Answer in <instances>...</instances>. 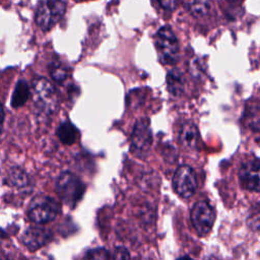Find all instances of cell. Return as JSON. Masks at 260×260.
<instances>
[{"mask_svg":"<svg viewBox=\"0 0 260 260\" xmlns=\"http://www.w3.org/2000/svg\"><path fill=\"white\" fill-rule=\"evenodd\" d=\"M154 45L158 59L167 65H174L179 60V42L170 26L160 27L154 36Z\"/></svg>","mask_w":260,"mask_h":260,"instance_id":"obj_1","label":"cell"},{"mask_svg":"<svg viewBox=\"0 0 260 260\" xmlns=\"http://www.w3.org/2000/svg\"><path fill=\"white\" fill-rule=\"evenodd\" d=\"M64 0H41L36 12V22L43 30L51 29L64 15Z\"/></svg>","mask_w":260,"mask_h":260,"instance_id":"obj_2","label":"cell"},{"mask_svg":"<svg viewBox=\"0 0 260 260\" xmlns=\"http://www.w3.org/2000/svg\"><path fill=\"white\" fill-rule=\"evenodd\" d=\"M60 211L58 202L48 195L36 196L28 206V217L38 224L47 223L56 218Z\"/></svg>","mask_w":260,"mask_h":260,"instance_id":"obj_3","label":"cell"},{"mask_svg":"<svg viewBox=\"0 0 260 260\" xmlns=\"http://www.w3.org/2000/svg\"><path fill=\"white\" fill-rule=\"evenodd\" d=\"M57 192L66 205L73 207L82 197L84 185L74 174L65 172L58 178Z\"/></svg>","mask_w":260,"mask_h":260,"instance_id":"obj_4","label":"cell"},{"mask_svg":"<svg viewBox=\"0 0 260 260\" xmlns=\"http://www.w3.org/2000/svg\"><path fill=\"white\" fill-rule=\"evenodd\" d=\"M190 217L197 234L199 236H206L213 226L215 213L209 203L199 201L193 205Z\"/></svg>","mask_w":260,"mask_h":260,"instance_id":"obj_5","label":"cell"},{"mask_svg":"<svg viewBox=\"0 0 260 260\" xmlns=\"http://www.w3.org/2000/svg\"><path fill=\"white\" fill-rule=\"evenodd\" d=\"M152 135L147 118L136 121L131 134V150L138 156H144L151 145Z\"/></svg>","mask_w":260,"mask_h":260,"instance_id":"obj_6","label":"cell"},{"mask_svg":"<svg viewBox=\"0 0 260 260\" xmlns=\"http://www.w3.org/2000/svg\"><path fill=\"white\" fill-rule=\"evenodd\" d=\"M34 94L37 107L45 112L51 113L57 107V95L53 85L45 78L41 77L34 81Z\"/></svg>","mask_w":260,"mask_h":260,"instance_id":"obj_7","label":"cell"},{"mask_svg":"<svg viewBox=\"0 0 260 260\" xmlns=\"http://www.w3.org/2000/svg\"><path fill=\"white\" fill-rule=\"evenodd\" d=\"M173 185L178 195L183 198L191 197L197 189V177L189 166L179 167L173 178Z\"/></svg>","mask_w":260,"mask_h":260,"instance_id":"obj_8","label":"cell"},{"mask_svg":"<svg viewBox=\"0 0 260 260\" xmlns=\"http://www.w3.org/2000/svg\"><path fill=\"white\" fill-rule=\"evenodd\" d=\"M239 180L244 189L260 192V158L244 162L239 171Z\"/></svg>","mask_w":260,"mask_h":260,"instance_id":"obj_9","label":"cell"},{"mask_svg":"<svg viewBox=\"0 0 260 260\" xmlns=\"http://www.w3.org/2000/svg\"><path fill=\"white\" fill-rule=\"evenodd\" d=\"M52 232L45 226H29L22 235V243L28 250H37L49 243Z\"/></svg>","mask_w":260,"mask_h":260,"instance_id":"obj_10","label":"cell"},{"mask_svg":"<svg viewBox=\"0 0 260 260\" xmlns=\"http://www.w3.org/2000/svg\"><path fill=\"white\" fill-rule=\"evenodd\" d=\"M180 143L187 149H195L199 143V131L192 122H186L182 125L179 132Z\"/></svg>","mask_w":260,"mask_h":260,"instance_id":"obj_11","label":"cell"},{"mask_svg":"<svg viewBox=\"0 0 260 260\" xmlns=\"http://www.w3.org/2000/svg\"><path fill=\"white\" fill-rule=\"evenodd\" d=\"M244 123L252 131L260 132V102H248L244 112Z\"/></svg>","mask_w":260,"mask_h":260,"instance_id":"obj_12","label":"cell"},{"mask_svg":"<svg viewBox=\"0 0 260 260\" xmlns=\"http://www.w3.org/2000/svg\"><path fill=\"white\" fill-rule=\"evenodd\" d=\"M184 76L178 69H172L167 74L168 90L174 96H180L184 91Z\"/></svg>","mask_w":260,"mask_h":260,"instance_id":"obj_13","label":"cell"},{"mask_svg":"<svg viewBox=\"0 0 260 260\" xmlns=\"http://www.w3.org/2000/svg\"><path fill=\"white\" fill-rule=\"evenodd\" d=\"M57 135L59 139L65 144H73L78 138V131L73 124L69 121H64L57 129Z\"/></svg>","mask_w":260,"mask_h":260,"instance_id":"obj_14","label":"cell"},{"mask_svg":"<svg viewBox=\"0 0 260 260\" xmlns=\"http://www.w3.org/2000/svg\"><path fill=\"white\" fill-rule=\"evenodd\" d=\"M29 87L24 80H19L14 88L11 98V105L13 108H19L23 106L29 98Z\"/></svg>","mask_w":260,"mask_h":260,"instance_id":"obj_15","label":"cell"},{"mask_svg":"<svg viewBox=\"0 0 260 260\" xmlns=\"http://www.w3.org/2000/svg\"><path fill=\"white\" fill-rule=\"evenodd\" d=\"M188 11L196 17L205 15L210 9V0H181Z\"/></svg>","mask_w":260,"mask_h":260,"instance_id":"obj_16","label":"cell"},{"mask_svg":"<svg viewBox=\"0 0 260 260\" xmlns=\"http://www.w3.org/2000/svg\"><path fill=\"white\" fill-rule=\"evenodd\" d=\"M50 72L53 80L57 83H62L68 76V69L59 62H55L51 66Z\"/></svg>","mask_w":260,"mask_h":260,"instance_id":"obj_17","label":"cell"},{"mask_svg":"<svg viewBox=\"0 0 260 260\" xmlns=\"http://www.w3.org/2000/svg\"><path fill=\"white\" fill-rule=\"evenodd\" d=\"M84 260H110V254L104 248H94L86 253Z\"/></svg>","mask_w":260,"mask_h":260,"instance_id":"obj_18","label":"cell"},{"mask_svg":"<svg viewBox=\"0 0 260 260\" xmlns=\"http://www.w3.org/2000/svg\"><path fill=\"white\" fill-rule=\"evenodd\" d=\"M249 222L252 229L260 230V204L255 205L254 210H252L251 215L249 216Z\"/></svg>","mask_w":260,"mask_h":260,"instance_id":"obj_19","label":"cell"},{"mask_svg":"<svg viewBox=\"0 0 260 260\" xmlns=\"http://www.w3.org/2000/svg\"><path fill=\"white\" fill-rule=\"evenodd\" d=\"M112 260H130V254L125 247H117L112 255Z\"/></svg>","mask_w":260,"mask_h":260,"instance_id":"obj_20","label":"cell"},{"mask_svg":"<svg viewBox=\"0 0 260 260\" xmlns=\"http://www.w3.org/2000/svg\"><path fill=\"white\" fill-rule=\"evenodd\" d=\"M159 5L168 11H174L175 9H177L178 5H179V1L180 0H157Z\"/></svg>","mask_w":260,"mask_h":260,"instance_id":"obj_21","label":"cell"},{"mask_svg":"<svg viewBox=\"0 0 260 260\" xmlns=\"http://www.w3.org/2000/svg\"><path fill=\"white\" fill-rule=\"evenodd\" d=\"M3 122H4V109H3L2 105L0 104V134H1V132H2Z\"/></svg>","mask_w":260,"mask_h":260,"instance_id":"obj_22","label":"cell"},{"mask_svg":"<svg viewBox=\"0 0 260 260\" xmlns=\"http://www.w3.org/2000/svg\"><path fill=\"white\" fill-rule=\"evenodd\" d=\"M204 260H220V259L217 258V257L214 256V255H210V256H207Z\"/></svg>","mask_w":260,"mask_h":260,"instance_id":"obj_23","label":"cell"},{"mask_svg":"<svg viewBox=\"0 0 260 260\" xmlns=\"http://www.w3.org/2000/svg\"><path fill=\"white\" fill-rule=\"evenodd\" d=\"M177 260H194V259H192L189 256H182V257H179Z\"/></svg>","mask_w":260,"mask_h":260,"instance_id":"obj_24","label":"cell"},{"mask_svg":"<svg viewBox=\"0 0 260 260\" xmlns=\"http://www.w3.org/2000/svg\"><path fill=\"white\" fill-rule=\"evenodd\" d=\"M4 239H5V234H4V232L0 229V243H1Z\"/></svg>","mask_w":260,"mask_h":260,"instance_id":"obj_25","label":"cell"},{"mask_svg":"<svg viewBox=\"0 0 260 260\" xmlns=\"http://www.w3.org/2000/svg\"><path fill=\"white\" fill-rule=\"evenodd\" d=\"M229 2H232V3H239V2H241V1H243V0H228Z\"/></svg>","mask_w":260,"mask_h":260,"instance_id":"obj_26","label":"cell"}]
</instances>
